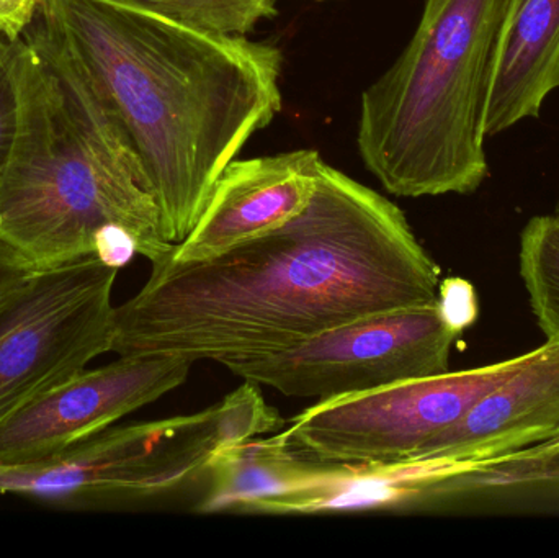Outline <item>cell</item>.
Returning <instances> with one entry per match:
<instances>
[{"label":"cell","instance_id":"14","mask_svg":"<svg viewBox=\"0 0 559 558\" xmlns=\"http://www.w3.org/2000/svg\"><path fill=\"white\" fill-rule=\"evenodd\" d=\"M212 488L203 513H299L328 484V465L289 451L282 436L249 439L231 446L210 464Z\"/></svg>","mask_w":559,"mask_h":558},{"label":"cell","instance_id":"21","mask_svg":"<svg viewBox=\"0 0 559 558\" xmlns=\"http://www.w3.org/2000/svg\"><path fill=\"white\" fill-rule=\"evenodd\" d=\"M5 239L0 238V305L35 272Z\"/></svg>","mask_w":559,"mask_h":558},{"label":"cell","instance_id":"16","mask_svg":"<svg viewBox=\"0 0 559 558\" xmlns=\"http://www.w3.org/2000/svg\"><path fill=\"white\" fill-rule=\"evenodd\" d=\"M200 32L246 36L277 13L275 0H120Z\"/></svg>","mask_w":559,"mask_h":558},{"label":"cell","instance_id":"6","mask_svg":"<svg viewBox=\"0 0 559 558\" xmlns=\"http://www.w3.org/2000/svg\"><path fill=\"white\" fill-rule=\"evenodd\" d=\"M118 269L95 254L36 269L0 305V428L111 353Z\"/></svg>","mask_w":559,"mask_h":558},{"label":"cell","instance_id":"4","mask_svg":"<svg viewBox=\"0 0 559 558\" xmlns=\"http://www.w3.org/2000/svg\"><path fill=\"white\" fill-rule=\"evenodd\" d=\"M508 0H426L400 58L361 94L357 144L397 197L476 192L488 177L485 114Z\"/></svg>","mask_w":559,"mask_h":558},{"label":"cell","instance_id":"12","mask_svg":"<svg viewBox=\"0 0 559 558\" xmlns=\"http://www.w3.org/2000/svg\"><path fill=\"white\" fill-rule=\"evenodd\" d=\"M559 439V343L547 341L514 376L479 399L460 422L424 442L404 464L485 461Z\"/></svg>","mask_w":559,"mask_h":558},{"label":"cell","instance_id":"7","mask_svg":"<svg viewBox=\"0 0 559 558\" xmlns=\"http://www.w3.org/2000/svg\"><path fill=\"white\" fill-rule=\"evenodd\" d=\"M531 353L462 372L404 380L368 392L319 400L280 432L289 451L337 467H388L463 418L514 376Z\"/></svg>","mask_w":559,"mask_h":558},{"label":"cell","instance_id":"8","mask_svg":"<svg viewBox=\"0 0 559 558\" xmlns=\"http://www.w3.org/2000/svg\"><path fill=\"white\" fill-rule=\"evenodd\" d=\"M462 336L439 301L361 318L271 353L222 363L233 376L296 399H334L449 372Z\"/></svg>","mask_w":559,"mask_h":558},{"label":"cell","instance_id":"15","mask_svg":"<svg viewBox=\"0 0 559 558\" xmlns=\"http://www.w3.org/2000/svg\"><path fill=\"white\" fill-rule=\"evenodd\" d=\"M519 265L538 327L547 341L559 343V213L525 225Z\"/></svg>","mask_w":559,"mask_h":558},{"label":"cell","instance_id":"18","mask_svg":"<svg viewBox=\"0 0 559 558\" xmlns=\"http://www.w3.org/2000/svg\"><path fill=\"white\" fill-rule=\"evenodd\" d=\"M439 305L450 324L465 331L478 317L475 290L463 278H447L440 282Z\"/></svg>","mask_w":559,"mask_h":558},{"label":"cell","instance_id":"2","mask_svg":"<svg viewBox=\"0 0 559 558\" xmlns=\"http://www.w3.org/2000/svg\"><path fill=\"white\" fill-rule=\"evenodd\" d=\"M39 13L120 121L164 238L180 245L226 166L282 110V52L120 0H45Z\"/></svg>","mask_w":559,"mask_h":558},{"label":"cell","instance_id":"20","mask_svg":"<svg viewBox=\"0 0 559 558\" xmlns=\"http://www.w3.org/2000/svg\"><path fill=\"white\" fill-rule=\"evenodd\" d=\"M45 0H0V35L15 41L38 15Z\"/></svg>","mask_w":559,"mask_h":558},{"label":"cell","instance_id":"13","mask_svg":"<svg viewBox=\"0 0 559 558\" xmlns=\"http://www.w3.org/2000/svg\"><path fill=\"white\" fill-rule=\"evenodd\" d=\"M559 88V0H508L486 102L485 134L540 117Z\"/></svg>","mask_w":559,"mask_h":558},{"label":"cell","instance_id":"10","mask_svg":"<svg viewBox=\"0 0 559 558\" xmlns=\"http://www.w3.org/2000/svg\"><path fill=\"white\" fill-rule=\"evenodd\" d=\"M386 508L433 514H559V439L485 461L384 467Z\"/></svg>","mask_w":559,"mask_h":558},{"label":"cell","instance_id":"19","mask_svg":"<svg viewBox=\"0 0 559 558\" xmlns=\"http://www.w3.org/2000/svg\"><path fill=\"white\" fill-rule=\"evenodd\" d=\"M94 254L105 264L120 271L140 252H138L136 239L128 229L110 225L105 226L95 238Z\"/></svg>","mask_w":559,"mask_h":558},{"label":"cell","instance_id":"3","mask_svg":"<svg viewBox=\"0 0 559 558\" xmlns=\"http://www.w3.org/2000/svg\"><path fill=\"white\" fill-rule=\"evenodd\" d=\"M10 43L19 120L0 174V238L35 269L94 254L110 225L151 264L173 256L140 157L78 59L39 12Z\"/></svg>","mask_w":559,"mask_h":558},{"label":"cell","instance_id":"17","mask_svg":"<svg viewBox=\"0 0 559 558\" xmlns=\"http://www.w3.org/2000/svg\"><path fill=\"white\" fill-rule=\"evenodd\" d=\"M19 120L12 43L0 35V174L12 153Z\"/></svg>","mask_w":559,"mask_h":558},{"label":"cell","instance_id":"11","mask_svg":"<svg viewBox=\"0 0 559 558\" xmlns=\"http://www.w3.org/2000/svg\"><path fill=\"white\" fill-rule=\"evenodd\" d=\"M322 166L314 150L233 161L216 180L195 228L174 249V261H205L282 228L314 199Z\"/></svg>","mask_w":559,"mask_h":558},{"label":"cell","instance_id":"9","mask_svg":"<svg viewBox=\"0 0 559 558\" xmlns=\"http://www.w3.org/2000/svg\"><path fill=\"white\" fill-rule=\"evenodd\" d=\"M120 359L39 396L0 428V465L52 458L182 385L193 364L169 356Z\"/></svg>","mask_w":559,"mask_h":558},{"label":"cell","instance_id":"22","mask_svg":"<svg viewBox=\"0 0 559 558\" xmlns=\"http://www.w3.org/2000/svg\"><path fill=\"white\" fill-rule=\"evenodd\" d=\"M555 213H559V202H558L557 209H555Z\"/></svg>","mask_w":559,"mask_h":558},{"label":"cell","instance_id":"5","mask_svg":"<svg viewBox=\"0 0 559 558\" xmlns=\"http://www.w3.org/2000/svg\"><path fill=\"white\" fill-rule=\"evenodd\" d=\"M283 426L258 383L245 380L195 415L110 426L52 458L0 465V494L62 504L153 497L206 474L225 449Z\"/></svg>","mask_w":559,"mask_h":558},{"label":"cell","instance_id":"1","mask_svg":"<svg viewBox=\"0 0 559 558\" xmlns=\"http://www.w3.org/2000/svg\"><path fill=\"white\" fill-rule=\"evenodd\" d=\"M151 265L115 307L118 356L222 364L439 301L440 268L403 210L325 163L314 199L282 228L205 261Z\"/></svg>","mask_w":559,"mask_h":558}]
</instances>
